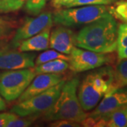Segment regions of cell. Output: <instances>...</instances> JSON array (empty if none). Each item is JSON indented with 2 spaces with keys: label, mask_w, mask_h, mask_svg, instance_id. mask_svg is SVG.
I'll return each instance as SVG.
<instances>
[{
  "label": "cell",
  "mask_w": 127,
  "mask_h": 127,
  "mask_svg": "<svg viewBox=\"0 0 127 127\" xmlns=\"http://www.w3.org/2000/svg\"><path fill=\"white\" fill-rule=\"evenodd\" d=\"M114 60L111 53H99L74 47L69 55L68 68L75 73L83 72L112 63Z\"/></svg>",
  "instance_id": "7"
},
{
  "label": "cell",
  "mask_w": 127,
  "mask_h": 127,
  "mask_svg": "<svg viewBox=\"0 0 127 127\" xmlns=\"http://www.w3.org/2000/svg\"><path fill=\"white\" fill-rule=\"evenodd\" d=\"M113 74V69L106 66L90 73L78 85V98L85 112L94 109L109 91Z\"/></svg>",
  "instance_id": "3"
},
{
  "label": "cell",
  "mask_w": 127,
  "mask_h": 127,
  "mask_svg": "<svg viewBox=\"0 0 127 127\" xmlns=\"http://www.w3.org/2000/svg\"><path fill=\"white\" fill-rule=\"evenodd\" d=\"M6 104L5 103V101L2 99V97L0 95V112L6 109Z\"/></svg>",
  "instance_id": "29"
},
{
  "label": "cell",
  "mask_w": 127,
  "mask_h": 127,
  "mask_svg": "<svg viewBox=\"0 0 127 127\" xmlns=\"http://www.w3.org/2000/svg\"><path fill=\"white\" fill-rule=\"evenodd\" d=\"M75 0H52L51 4L55 9H60L62 8H69L70 5Z\"/></svg>",
  "instance_id": "26"
},
{
  "label": "cell",
  "mask_w": 127,
  "mask_h": 127,
  "mask_svg": "<svg viewBox=\"0 0 127 127\" xmlns=\"http://www.w3.org/2000/svg\"><path fill=\"white\" fill-rule=\"evenodd\" d=\"M117 23L110 14L88 23L76 35L75 45L99 53H112L117 48Z\"/></svg>",
  "instance_id": "1"
},
{
  "label": "cell",
  "mask_w": 127,
  "mask_h": 127,
  "mask_svg": "<svg viewBox=\"0 0 127 127\" xmlns=\"http://www.w3.org/2000/svg\"><path fill=\"white\" fill-rule=\"evenodd\" d=\"M40 115H31L26 117H20L16 114L11 112L8 123L6 127H30Z\"/></svg>",
  "instance_id": "17"
},
{
  "label": "cell",
  "mask_w": 127,
  "mask_h": 127,
  "mask_svg": "<svg viewBox=\"0 0 127 127\" xmlns=\"http://www.w3.org/2000/svg\"><path fill=\"white\" fill-rule=\"evenodd\" d=\"M36 76L34 67L1 73L0 95L7 102L18 99Z\"/></svg>",
  "instance_id": "6"
},
{
  "label": "cell",
  "mask_w": 127,
  "mask_h": 127,
  "mask_svg": "<svg viewBox=\"0 0 127 127\" xmlns=\"http://www.w3.org/2000/svg\"><path fill=\"white\" fill-rule=\"evenodd\" d=\"M16 23L9 18L0 17V41L8 38L14 32Z\"/></svg>",
  "instance_id": "21"
},
{
  "label": "cell",
  "mask_w": 127,
  "mask_h": 127,
  "mask_svg": "<svg viewBox=\"0 0 127 127\" xmlns=\"http://www.w3.org/2000/svg\"><path fill=\"white\" fill-rule=\"evenodd\" d=\"M50 28H45L34 36L23 40L18 47L22 52H33L46 50L50 47Z\"/></svg>",
  "instance_id": "13"
},
{
  "label": "cell",
  "mask_w": 127,
  "mask_h": 127,
  "mask_svg": "<svg viewBox=\"0 0 127 127\" xmlns=\"http://www.w3.org/2000/svg\"><path fill=\"white\" fill-rule=\"evenodd\" d=\"M80 83L78 77H74L64 82L60 95L52 107L44 113L46 121L68 119L81 122L88 117L79 102L77 88Z\"/></svg>",
  "instance_id": "2"
},
{
  "label": "cell",
  "mask_w": 127,
  "mask_h": 127,
  "mask_svg": "<svg viewBox=\"0 0 127 127\" xmlns=\"http://www.w3.org/2000/svg\"><path fill=\"white\" fill-rule=\"evenodd\" d=\"M27 0H0V14L14 12L21 9Z\"/></svg>",
  "instance_id": "20"
},
{
  "label": "cell",
  "mask_w": 127,
  "mask_h": 127,
  "mask_svg": "<svg viewBox=\"0 0 127 127\" xmlns=\"http://www.w3.org/2000/svg\"><path fill=\"white\" fill-rule=\"evenodd\" d=\"M115 1L116 0H75L69 8L85 5H109Z\"/></svg>",
  "instance_id": "24"
},
{
  "label": "cell",
  "mask_w": 127,
  "mask_h": 127,
  "mask_svg": "<svg viewBox=\"0 0 127 127\" xmlns=\"http://www.w3.org/2000/svg\"><path fill=\"white\" fill-rule=\"evenodd\" d=\"M117 49L127 47V23H122L117 28Z\"/></svg>",
  "instance_id": "23"
},
{
  "label": "cell",
  "mask_w": 127,
  "mask_h": 127,
  "mask_svg": "<svg viewBox=\"0 0 127 127\" xmlns=\"http://www.w3.org/2000/svg\"><path fill=\"white\" fill-rule=\"evenodd\" d=\"M126 86H127V59L119 61L114 70L113 80L107 93Z\"/></svg>",
  "instance_id": "15"
},
{
  "label": "cell",
  "mask_w": 127,
  "mask_h": 127,
  "mask_svg": "<svg viewBox=\"0 0 127 127\" xmlns=\"http://www.w3.org/2000/svg\"><path fill=\"white\" fill-rule=\"evenodd\" d=\"M49 126L52 127H79L81 124L80 123L68 119H58L53 121Z\"/></svg>",
  "instance_id": "25"
},
{
  "label": "cell",
  "mask_w": 127,
  "mask_h": 127,
  "mask_svg": "<svg viewBox=\"0 0 127 127\" xmlns=\"http://www.w3.org/2000/svg\"><path fill=\"white\" fill-rule=\"evenodd\" d=\"M65 80L64 79L59 83L45 91L32 96L27 100L18 102L13 106L11 112L20 117L31 115H40L50 109L55 104L60 95Z\"/></svg>",
  "instance_id": "5"
},
{
  "label": "cell",
  "mask_w": 127,
  "mask_h": 127,
  "mask_svg": "<svg viewBox=\"0 0 127 127\" xmlns=\"http://www.w3.org/2000/svg\"><path fill=\"white\" fill-rule=\"evenodd\" d=\"M117 57L119 61L127 59V47L117 49Z\"/></svg>",
  "instance_id": "28"
},
{
  "label": "cell",
  "mask_w": 127,
  "mask_h": 127,
  "mask_svg": "<svg viewBox=\"0 0 127 127\" xmlns=\"http://www.w3.org/2000/svg\"><path fill=\"white\" fill-rule=\"evenodd\" d=\"M48 0H27L25 4V9L28 14L37 16L45 7Z\"/></svg>",
  "instance_id": "22"
},
{
  "label": "cell",
  "mask_w": 127,
  "mask_h": 127,
  "mask_svg": "<svg viewBox=\"0 0 127 127\" xmlns=\"http://www.w3.org/2000/svg\"><path fill=\"white\" fill-rule=\"evenodd\" d=\"M109 12L114 18L127 23V0L115 1L112 6L109 7Z\"/></svg>",
  "instance_id": "18"
},
{
  "label": "cell",
  "mask_w": 127,
  "mask_h": 127,
  "mask_svg": "<svg viewBox=\"0 0 127 127\" xmlns=\"http://www.w3.org/2000/svg\"><path fill=\"white\" fill-rule=\"evenodd\" d=\"M76 35L70 28L61 26L50 33V47L64 55H70L75 45Z\"/></svg>",
  "instance_id": "12"
},
{
  "label": "cell",
  "mask_w": 127,
  "mask_h": 127,
  "mask_svg": "<svg viewBox=\"0 0 127 127\" xmlns=\"http://www.w3.org/2000/svg\"><path fill=\"white\" fill-rule=\"evenodd\" d=\"M64 80L62 73H40L33 78L30 85L18 97V102H22L32 96L42 93Z\"/></svg>",
  "instance_id": "11"
},
{
  "label": "cell",
  "mask_w": 127,
  "mask_h": 127,
  "mask_svg": "<svg viewBox=\"0 0 127 127\" xmlns=\"http://www.w3.org/2000/svg\"><path fill=\"white\" fill-rule=\"evenodd\" d=\"M11 113L0 114V127H6L8 123Z\"/></svg>",
  "instance_id": "27"
},
{
  "label": "cell",
  "mask_w": 127,
  "mask_h": 127,
  "mask_svg": "<svg viewBox=\"0 0 127 127\" xmlns=\"http://www.w3.org/2000/svg\"><path fill=\"white\" fill-rule=\"evenodd\" d=\"M58 59H64L68 62L69 56H67V55H64L63 53H61L57 50H47L45 52H43L42 53H41L40 55H38V57H37L36 60L35 62V66H37L41 64L45 63L47 62Z\"/></svg>",
  "instance_id": "19"
},
{
  "label": "cell",
  "mask_w": 127,
  "mask_h": 127,
  "mask_svg": "<svg viewBox=\"0 0 127 127\" xmlns=\"http://www.w3.org/2000/svg\"><path fill=\"white\" fill-rule=\"evenodd\" d=\"M35 53L14 50L7 47L0 48V69L16 70L35 66Z\"/></svg>",
  "instance_id": "9"
},
{
  "label": "cell",
  "mask_w": 127,
  "mask_h": 127,
  "mask_svg": "<svg viewBox=\"0 0 127 127\" xmlns=\"http://www.w3.org/2000/svg\"><path fill=\"white\" fill-rule=\"evenodd\" d=\"M106 5H85L78 8L59 9L52 14L53 23L66 27H75L93 22L109 14Z\"/></svg>",
  "instance_id": "4"
},
{
  "label": "cell",
  "mask_w": 127,
  "mask_h": 127,
  "mask_svg": "<svg viewBox=\"0 0 127 127\" xmlns=\"http://www.w3.org/2000/svg\"><path fill=\"white\" fill-rule=\"evenodd\" d=\"M53 23L52 14L45 12L34 18H26L24 23L15 32L11 42V47L16 48L24 40L34 36L47 28H51Z\"/></svg>",
  "instance_id": "8"
},
{
  "label": "cell",
  "mask_w": 127,
  "mask_h": 127,
  "mask_svg": "<svg viewBox=\"0 0 127 127\" xmlns=\"http://www.w3.org/2000/svg\"><path fill=\"white\" fill-rule=\"evenodd\" d=\"M125 106H127V89L122 88L105 94L100 104L88 116L100 119Z\"/></svg>",
  "instance_id": "10"
},
{
  "label": "cell",
  "mask_w": 127,
  "mask_h": 127,
  "mask_svg": "<svg viewBox=\"0 0 127 127\" xmlns=\"http://www.w3.org/2000/svg\"><path fill=\"white\" fill-rule=\"evenodd\" d=\"M97 119V127H127V106L116 109Z\"/></svg>",
  "instance_id": "14"
},
{
  "label": "cell",
  "mask_w": 127,
  "mask_h": 127,
  "mask_svg": "<svg viewBox=\"0 0 127 127\" xmlns=\"http://www.w3.org/2000/svg\"><path fill=\"white\" fill-rule=\"evenodd\" d=\"M68 67V61L58 59L39 64L34 69L37 75L40 73H62L66 71Z\"/></svg>",
  "instance_id": "16"
}]
</instances>
